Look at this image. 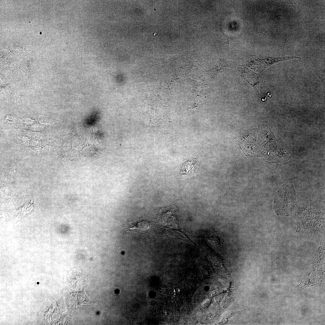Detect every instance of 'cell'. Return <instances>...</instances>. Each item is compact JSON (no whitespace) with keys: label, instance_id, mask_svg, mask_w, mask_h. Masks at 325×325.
I'll return each mask as SVG.
<instances>
[{"label":"cell","instance_id":"1","mask_svg":"<svg viewBox=\"0 0 325 325\" xmlns=\"http://www.w3.org/2000/svg\"><path fill=\"white\" fill-rule=\"evenodd\" d=\"M296 192L291 181L286 187L279 190L275 194L274 199L275 211L279 215L290 214V210L296 206Z\"/></svg>","mask_w":325,"mask_h":325},{"label":"cell","instance_id":"3","mask_svg":"<svg viewBox=\"0 0 325 325\" xmlns=\"http://www.w3.org/2000/svg\"><path fill=\"white\" fill-rule=\"evenodd\" d=\"M124 228L127 231L135 232L144 234L149 231L150 226L149 221L137 219L132 221H128L124 224Z\"/></svg>","mask_w":325,"mask_h":325},{"label":"cell","instance_id":"2","mask_svg":"<svg viewBox=\"0 0 325 325\" xmlns=\"http://www.w3.org/2000/svg\"><path fill=\"white\" fill-rule=\"evenodd\" d=\"M199 166V162L196 159H185L181 165L179 178L183 179L195 175L198 172Z\"/></svg>","mask_w":325,"mask_h":325}]
</instances>
